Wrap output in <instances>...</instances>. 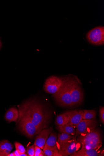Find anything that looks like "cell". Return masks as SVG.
<instances>
[{
	"label": "cell",
	"instance_id": "cell-1",
	"mask_svg": "<svg viewBox=\"0 0 104 156\" xmlns=\"http://www.w3.org/2000/svg\"><path fill=\"white\" fill-rule=\"evenodd\" d=\"M19 115L30 120L41 131L47 128L51 118L45 105L35 99H30L19 108Z\"/></svg>",
	"mask_w": 104,
	"mask_h": 156
},
{
	"label": "cell",
	"instance_id": "cell-2",
	"mask_svg": "<svg viewBox=\"0 0 104 156\" xmlns=\"http://www.w3.org/2000/svg\"><path fill=\"white\" fill-rule=\"evenodd\" d=\"M70 76L63 78L62 86L56 93L53 94L56 102L62 107L73 106L70 91Z\"/></svg>",
	"mask_w": 104,
	"mask_h": 156
},
{
	"label": "cell",
	"instance_id": "cell-3",
	"mask_svg": "<svg viewBox=\"0 0 104 156\" xmlns=\"http://www.w3.org/2000/svg\"><path fill=\"white\" fill-rule=\"evenodd\" d=\"M70 87L73 106L80 105L83 101L84 94L77 79L70 76Z\"/></svg>",
	"mask_w": 104,
	"mask_h": 156
},
{
	"label": "cell",
	"instance_id": "cell-4",
	"mask_svg": "<svg viewBox=\"0 0 104 156\" xmlns=\"http://www.w3.org/2000/svg\"><path fill=\"white\" fill-rule=\"evenodd\" d=\"M16 125L20 130L27 137H33L40 131L38 127L27 118L19 115Z\"/></svg>",
	"mask_w": 104,
	"mask_h": 156
},
{
	"label": "cell",
	"instance_id": "cell-5",
	"mask_svg": "<svg viewBox=\"0 0 104 156\" xmlns=\"http://www.w3.org/2000/svg\"><path fill=\"white\" fill-rule=\"evenodd\" d=\"M58 151L62 156L70 155L77 151L80 147L81 144L75 136L66 143L58 144Z\"/></svg>",
	"mask_w": 104,
	"mask_h": 156
},
{
	"label": "cell",
	"instance_id": "cell-6",
	"mask_svg": "<svg viewBox=\"0 0 104 156\" xmlns=\"http://www.w3.org/2000/svg\"><path fill=\"white\" fill-rule=\"evenodd\" d=\"M88 41L93 45L99 46L104 44V27L98 26L89 31L86 35Z\"/></svg>",
	"mask_w": 104,
	"mask_h": 156
},
{
	"label": "cell",
	"instance_id": "cell-7",
	"mask_svg": "<svg viewBox=\"0 0 104 156\" xmlns=\"http://www.w3.org/2000/svg\"><path fill=\"white\" fill-rule=\"evenodd\" d=\"M77 141L82 145L97 144H102L101 133L97 129L90 133L78 136Z\"/></svg>",
	"mask_w": 104,
	"mask_h": 156
},
{
	"label": "cell",
	"instance_id": "cell-8",
	"mask_svg": "<svg viewBox=\"0 0 104 156\" xmlns=\"http://www.w3.org/2000/svg\"><path fill=\"white\" fill-rule=\"evenodd\" d=\"M63 82V78L51 76L46 79L45 82L43 89L46 93L54 94L60 88Z\"/></svg>",
	"mask_w": 104,
	"mask_h": 156
},
{
	"label": "cell",
	"instance_id": "cell-9",
	"mask_svg": "<svg viewBox=\"0 0 104 156\" xmlns=\"http://www.w3.org/2000/svg\"><path fill=\"white\" fill-rule=\"evenodd\" d=\"M97 125V122L95 119H83L77 126L75 136L90 133L96 128Z\"/></svg>",
	"mask_w": 104,
	"mask_h": 156
},
{
	"label": "cell",
	"instance_id": "cell-10",
	"mask_svg": "<svg viewBox=\"0 0 104 156\" xmlns=\"http://www.w3.org/2000/svg\"><path fill=\"white\" fill-rule=\"evenodd\" d=\"M53 129V127H51L49 128L44 129L41 131L36 136L34 145L37 146L41 149H43L48 137Z\"/></svg>",
	"mask_w": 104,
	"mask_h": 156
},
{
	"label": "cell",
	"instance_id": "cell-11",
	"mask_svg": "<svg viewBox=\"0 0 104 156\" xmlns=\"http://www.w3.org/2000/svg\"><path fill=\"white\" fill-rule=\"evenodd\" d=\"M69 119L67 124L75 126L76 127L83 119L84 111L82 110H74L67 111L65 112Z\"/></svg>",
	"mask_w": 104,
	"mask_h": 156
},
{
	"label": "cell",
	"instance_id": "cell-12",
	"mask_svg": "<svg viewBox=\"0 0 104 156\" xmlns=\"http://www.w3.org/2000/svg\"><path fill=\"white\" fill-rule=\"evenodd\" d=\"M57 139L56 134L54 132L51 133L50 136L46 141L44 148L52 150L53 152V156H62L59 152Z\"/></svg>",
	"mask_w": 104,
	"mask_h": 156
},
{
	"label": "cell",
	"instance_id": "cell-13",
	"mask_svg": "<svg viewBox=\"0 0 104 156\" xmlns=\"http://www.w3.org/2000/svg\"><path fill=\"white\" fill-rule=\"evenodd\" d=\"M19 117V110L15 107H12L7 110L5 113V118L9 122H16Z\"/></svg>",
	"mask_w": 104,
	"mask_h": 156
},
{
	"label": "cell",
	"instance_id": "cell-14",
	"mask_svg": "<svg viewBox=\"0 0 104 156\" xmlns=\"http://www.w3.org/2000/svg\"><path fill=\"white\" fill-rule=\"evenodd\" d=\"M76 127L75 126L66 124L57 126L56 129L61 133H65L75 136Z\"/></svg>",
	"mask_w": 104,
	"mask_h": 156
},
{
	"label": "cell",
	"instance_id": "cell-15",
	"mask_svg": "<svg viewBox=\"0 0 104 156\" xmlns=\"http://www.w3.org/2000/svg\"><path fill=\"white\" fill-rule=\"evenodd\" d=\"M70 156H100L98 150H82L77 151Z\"/></svg>",
	"mask_w": 104,
	"mask_h": 156
},
{
	"label": "cell",
	"instance_id": "cell-16",
	"mask_svg": "<svg viewBox=\"0 0 104 156\" xmlns=\"http://www.w3.org/2000/svg\"><path fill=\"white\" fill-rule=\"evenodd\" d=\"M69 122V118L65 112L57 116L55 124L57 126H62L67 124Z\"/></svg>",
	"mask_w": 104,
	"mask_h": 156
},
{
	"label": "cell",
	"instance_id": "cell-17",
	"mask_svg": "<svg viewBox=\"0 0 104 156\" xmlns=\"http://www.w3.org/2000/svg\"><path fill=\"white\" fill-rule=\"evenodd\" d=\"M75 136L71 134L65 133H61L59 134L57 136L58 144H60L66 143L71 139L75 137Z\"/></svg>",
	"mask_w": 104,
	"mask_h": 156
},
{
	"label": "cell",
	"instance_id": "cell-18",
	"mask_svg": "<svg viewBox=\"0 0 104 156\" xmlns=\"http://www.w3.org/2000/svg\"><path fill=\"white\" fill-rule=\"evenodd\" d=\"M83 111V119L91 120L96 118V112L95 110H84Z\"/></svg>",
	"mask_w": 104,
	"mask_h": 156
},
{
	"label": "cell",
	"instance_id": "cell-19",
	"mask_svg": "<svg viewBox=\"0 0 104 156\" xmlns=\"http://www.w3.org/2000/svg\"><path fill=\"white\" fill-rule=\"evenodd\" d=\"M13 148V145L8 140H3L0 142V152L6 149L11 151Z\"/></svg>",
	"mask_w": 104,
	"mask_h": 156
},
{
	"label": "cell",
	"instance_id": "cell-20",
	"mask_svg": "<svg viewBox=\"0 0 104 156\" xmlns=\"http://www.w3.org/2000/svg\"><path fill=\"white\" fill-rule=\"evenodd\" d=\"M102 144H89L82 145V150H97L98 149L101 147Z\"/></svg>",
	"mask_w": 104,
	"mask_h": 156
},
{
	"label": "cell",
	"instance_id": "cell-21",
	"mask_svg": "<svg viewBox=\"0 0 104 156\" xmlns=\"http://www.w3.org/2000/svg\"><path fill=\"white\" fill-rule=\"evenodd\" d=\"M14 145L15 146L16 150L19 152L20 154L25 153L26 152L24 147L18 142H16L14 143Z\"/></svg>",
	"mask_w": 104,
	"mask_h": 156
},
{
	"label": "cell",
	"instance_id": "cell-22",
	"mask_svg": "<svg viewBox=\"0 0 104 156\" xmlns=\"http://www.w3.org/2000/svg\"><path fill=\"white\" fill-rule=\"evenodd\" d=\"M27 151L28 156H34L35 146L32 145L28 147L27 149Z\"/></svg>",
	"mask_w": 104,
	"mask_h": 156
},
{
	"label": "cell",
	"instance_id": "cell-23",
	"mask_svg": "<svg viewBox=\"0 0 104 156\" xmlns=\"http://www.w3.org/2000/svg\"><path fill=\"white\" fill-rule=\"evenodd\" d=\"M99 117L101 122L104 125V108L101 107L99 109Z\"/></svg>",
	"mask_w": 104,
	"mask_h": 156
},
{
	"label": "cell",
	"instance_id": "cell-24",
	"mask_svg": "<svg viewBox=\"0 0 104 156\" xmlns=\"http://www.w3.org/2000/svg\"><path fill=\"white\" fill-rule=\"evenodd\" d=\"M43 150L45 155L47 156H53V152L52 150L45 148H44Z\"/></svg>",
	"mask_w": 104,
	"mask_h": 156
},
{
	"label": "cell",
	"instance_id": "cell-25",
	"mask_svg": "<svg viewBox=\"0 0 104 156\" xmlns=\"http://www.w3.org/2000/svg\"><path fill=\"white\" fill-rule=\"evenodd\" d=\"M35 146V154L34 156H39V154L41 153L44 154L43 151L41 149L37 146Z\"/></svg>",
	"mask_w": 104,
	"mask_h": 156
},
{
	"label": "cell",
	"instance_id": "cell-26",
	"mask_svg": "<svg viewBox=\"0 0 104 156\" xmlns=\"http://www.w3.org/2000/svg\"><path fill=\"white\" fill-rule=\"evenodd\" d=\"M11 151L6 149L3 151L0 152V156H8L10 153Z\"/></svg>",
	"mask_w": 104,
	"mask_h": 156
},
{
	"label": "cell",
	"instance_id": "cell-27",
	"mask_svg": "<svg viewBox=\"0 0 104 156\" xmlns=\"http://www.w3.org/2000/svg\"><path fill=\"white\" fill-rule=\"evenodd\" d=\"M15 156H20V154L19 152L16 150L15 151H14L13 152Z\"/></svg>",
	"mask_w": 104,
	"mask_h": 156
},
{
	"label": "cell",
	"instance_id": "cell-28",
	"mask_svg": "<svg viewBox=\"0 0 104 156\" xmlns=\"http://www.w3.org/2000/svg\"><path fill=\"white\" fill-rule=\"evenodd\" d=\"M27 154L25 153L20 154V156H27Z\"/></svg>",
	"mask_w": 104,
	"mask_h": 156
},
{
	"label": "cell",
	"instance_id": "cell-29",
	"mask_svg": "<svg viewBox=\"0 0 104 156\" xmlns=\"http://www.w3.org/2000/svg\"><path fill=\"white\" fill-rule=\"evenodd\" d=\"M2 47V43L1 41L0 40V50H1Z\"/></svg>",
	"mask_w": 104,
	"mask_h": 156
},
{
	"label": "cell",
	"instance_id": "cell-30",
	"mask_svg": "<svg viewBox=\"0 0 104 156\" xmlns=\"http://www.w3.org/2000/svg\"><path fill=\"white\" fill-rule=\"evenodd\" d=\"M8 156H15L14 154L13 153H12L9 154Z\"/></svg>",
	"mask_w": 104,
	"mask_h": 156
}]
</instances>
